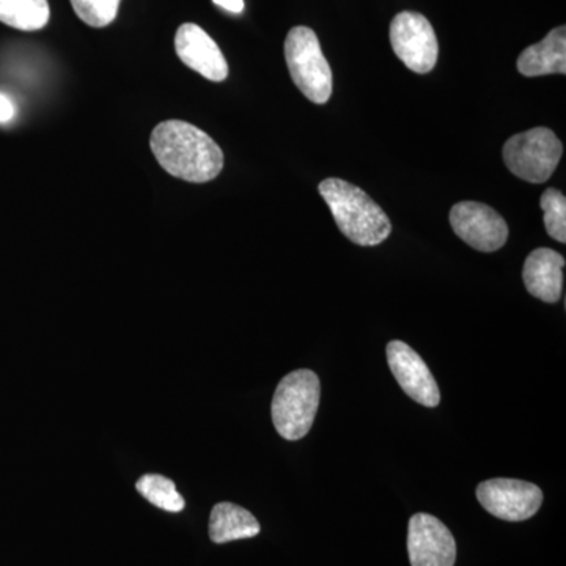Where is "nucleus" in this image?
<instances>
[{
  "label": "nucleus",
  "mask_w": 566,
  "mask_h": 566,
  "mask_svg": "<svg viewBox=\"0 0 566 566\" xmlns=\"http://www.w3.org/2000/svg\"><path fill=\"white\" fill-rule=\"evenodd\" d=\"M476 499L491 515L499 520H531L543 504V493L534 483L513 479H493L480 483Z\"/></svg>",
  "instance_id": "0eeeda50"
},
{
  "label": "nucleus",
  "mask_w": 566,
  "mask_h": 566,
  "mask_svg": "<svg viewBox=\"0 0 566 566\" xmlns=\"http://www.w3.org/2000/svg\"><path fill=\"white\" fill-rule=\"evenodd\" d=\"M387 363L398 385L412 400L427 408H436L439 405L441 394L438 382L422 357L411 346L400 340L390 342L387 345Z\"/></svg>",
  "instance_id": "9d476101"
},
{
  "label": "nucleus",
  "mask_w": 566,
  "mask_h": 566,
  "mask_svg": "<svg viewBox=\"0 0 566 566\" xmlns=\"http://www.w3.org/2000/svg\"><path fill=\"white\" fill-rule=\"evenodd\" d=\"M175 51L189 69L202 74L205 80L222 82L229 76V63L221 48L200 25L186 22L175 35Z\"/></svg>",
  "instance_id": "9b49d317"
},
{
  "label": "nucleus",
  "mask_w": 566,
  "mask_h": 566,
  "mask_svg": "<svg viewBox=\"0 0 566 566\" xmlns=\"http://www.w3.org/2000/svg\"><path fill=\"white\" fill-rule=\"evenodd\" d=\"M150 147L163 169L180 180L208 182L223 169L221 147L191 123H159L153 129Z\"/></svg>",
  "instance_id": "f257e3e1"
},
{
  "label": "nucleus",
  "mask_w": 566,
  "mask_h": 566,
  "mask_svg": "<svg viewBox=\"0 0 566 566\" xmlns=\"http://www.w3.org/2000/svg\"><path fill=\"white\" fill-rule=\"evenodd\" d=\"M395 55L417 74H427L438 62L439 44L433 25L416 11H401L390 24Z\"/></svg>",
  "instance_id": "423d86ee"
},
{
  "label": "nucleus",
  "mask_w": 566,
  "mask_h": 566,
  "mask_svg": "<svg viewBox=\"0 0 566 566\" xmlns=\"http://www.w3.org/2000/svg\"><path fill=\"white\" fill-rule=\"evenodd\" d=\"M260 534V524L243 506L221 502L210 516V538L216 545L252 538Z\"/></svg>",
  "instance_id": "4468645a"
},
{
  "label": "nucleus",
  "mask_w": 566,
  "mask_h": 566,
  "mask_svg": "<svg viewBox=\"0 0 566 566\" xmlns=\"http://www.w3.org/2000/svg\"><path fill=\"white\" fill-rule=\"evenodd\" d=\"M212 2L230 13H241L244 10V0H212Z\"/></svg>",
  "instance_id": "aec40b11"
},
{
  "label": "nucleus",
  "mask_w": 566,
  "mask_h": 566,
  "mask_svg": "<svg viewBox=\"0 0 566 566\" xmlns=\"http://www.w3.org/2000/svg\"><path fill=\"white\" fill-rule=\"evenodd\" d=\"M564 155V145L556 133L547 128L515 134L504 145L506 169L521 180L545 182L556 172Z\"/></svg>",
  "instance_id": "39448f33"
},
{
  "label": "nucleus",
  "mask_w": 566,
  "mask_h": 566,
  "mask_svg": "<svg viewBox=\"0 0 566 566\" xmlns=\"http://www.w3.org/2000/svg\"><path fill=\"white\" fill-rule=\"evenodd\" d=\"M50 18L48 0H0V22L18 31H40L46 28Z\"/></svg>",
  "instance_id": "2eb2a0df"
},
{
  "label": "nucleus",
  "mask_w": 566,
  "mask_h": 566,
  "mask_svg": "<svg viewBox=\"0 0 566 566\" xmlns=\"http://www.w3.org/2000/svg\"><path fill=\"white\" fill-rule=\"evenodd\" d=\"M517 71L526 77L566 73L565 25L547 33L539 43L532 44L517 59Z\"/></svg>",
  "instance_id": "ddd939ff"
},
{
  "label": "nucleus",
  "mask_w": 566,
  "mask_h": 566,
  "mask_svg": "<svg viewBox=\"0 0 566 566\" xmlns=\"http://www.w3.org/2000/svg\"><path fill=\"white\" fill-rule=\"evenodd\" d=\"M565 259L553 249L539 248L528 253L523 279L527 292L543 303L554 304L564 290Z\"/></svg>",
  "instance_id": "f8f14e48"
},
{
  "label": "nucleus",
  "mask_w": 566,
  "mask_h": 566,
  "mask_svg": "<svg viewBox=\"0 0 566 566\" xmlns=\"http://www.w3.org/2000/svg\"><path fill=\"white\" fill-rule=\"evenodd\" d=\"M450 226L460 240L480 252L499 251L509 240L505 219L485 203H457L450 211Z\"/></svg>",
  "instance_id": "6e6552de"
},
{
  "label": "nucleus",
  "mask_w": 566,
  "mask_h": 566,
  "mask_svg": "<svg viewBox=\"0 0 566 566\" xmlns=\"http://www.w3.org/2000/svg\"><path fill=\"white\" fill-rule=\"evenodd\" d=\"M543 216H545V229L553 240L566 243V199L557 189H546L539 200Z\"/></svg>",
  "instance_id": "f3484780"
},
{
  "label": "nucleus",
  "mask_w": 566,
  "mask_h": 566,
  "mask_svg": "<svg viewBox=\"0 0 566 566\" xmlns=\"http://www.w3.org/2000/svg\"><path fill=\"white\" fill-rule=\"evenodd\" d=\"M136 488L150 504L158 509L170 513H180L185 510V499L178 493L172 480L167 476L156 474L140 476Z\"/></svg>",
  "instance_id": "dca6fc26"
},
{
  "label": "nucleus",
  "mask_w": 566,
  "mask_h": 566,
  "mask_svg": "<svg viewBox=\"0 0 566 566\" xmlns=\"http://www.w3.org/2000/svg\"><path fill=\"white\" fill-rule=\"evenodd\" d=\"M408 554L412 566H453L457 542L438 517L417 513L409 520Z\"/></svg>",
  "instance_id": "1a4fd4ad"
},
{
  "label": "nucleus",
  "mask_w": 566,
  "mask_h": 566,
  "mask_svg": "<svg viewBox=\"0 0 566 566\" xmlns=\"http://www.w3.org/2000/svg\"><path fill=\"white\" fill-rule=\"evenodd\" d=\"M14 117V104L10 102L9 96L0 93V123H9Z\"/></svg>",
  "instance_id": "6ab92c4d"
},
{
  "label": "nucleus",
  "mask_w": 566,
  "mask_h": 566,
  "mask_svg": "<svg viewBox=\"0 0 566 566\" xmlns=\"http://www.w3.org/2000/svg\"><path fill=\"white\" fill-rule=\"evenodd\" d=\"M319 196L333 212L340 232L357 245L385 243L392 232V223L385 210L363 189L338 178L319 182Z\"/></svg>",
  "instance_id": "f03ea898"
},
{
  "label": "nucleus",
  "mask_w": 566,
  "mask_h": 566,
  "mask_svg": "<svg viewBox=\"0 0 566 566\" xmlns=\"http://www.w3.org/2000/svg\"><path fill=\"white\" fill-rule=\"evenodd\" d=\"M120 2L122 0H71V6L85 24L102 29L117 18Z\"/></svg>",
  "instance_id": "a211bd4d"
},
{
  "label": "nucleus",
  "mask_w": 566,
  "mask_h": 566,
  "mask_svg": "<svg viewBox=\"0 0 566 566\" xmlns=\"http://www.w3.org/2000/svg\"><path fill=\"white\" fill-rule=\"evenodd\" d=\"M318 376L312 370L286 375L275 389L271 416L277 433L286 441H300L311 431L319 406Z\"/></svg>",
  "instance_id": "7ed1b4c3"
},
{
  "label": "nucleus",
  "mask_w": 566,
  "mask_h": 566,
  "mask_svg": "<svg viewBox=\"0 0 566 566\" xmlns=\"http://www.w3.org/2000/svg\"><path fill=\"white\" fill-rule=\"evenodd\" d=\"M285 59L294 85L308 102H329L333 95V70L324 57L318 36L311 28L297 25L289 32Z\"/></svg>",
  "instance_id": "20e7f679"
}]
</instances>
